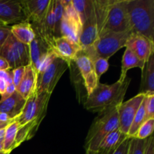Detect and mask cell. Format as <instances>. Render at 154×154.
Masks as SVG:
<instances>
[{
    "instance_id": "6da1fadb",
    "label": "cell",
    "mask_w": 154,
    "mask_h": 154,
    "mask_svg": "<svg viewBox=\"0 0 154 154\" xmlns=\"http://www.w3.org/2000/svg\"><path fill=\"white\" fill-rule=\"evenodd\" d=\"M130 81V78L126 77L123 81L118 80L111 85L99 83L87 96L84 107L89 111L101 112L107 108L118 106L123 102Z\"/></svg>"
},
{
    "instance_id": "7a4b0ae2",
    "label": "cell",
    "mask_w": 154,
    "mask_h": 154,
    "mask_svg": "<svg viewBox=\"0 0 154 154\" xmlns=\"http://www.w3.org/2000/svg\"><path fill=\"white\" fill-rule=\"evenodd\" d=\"M127 10L132 33L154 39V0H127Z\"/></svg>"
},
{
    "instance_id": "3957f363",
    "label": "cell",
    "mask_w": 154,
    "mask_h": 154,
    "mask_svg": "<svg viewBox=\"0 0 154 154\" xmlns=\"http://www.w3.org/2000/svg\"><path fill=\"white\" fill-rule=\"evenodd\" d=\"M119 126L117 106L99 112L90 126L85 141L86 151L97 152L101 143L109 133Z\"/></svg>"
},
{
    "instance_id": "277c9868",
    "label": "cell",
    "mask_w": 154,
    "mask_h": 154,
    "mask_svg": "<svg viewBox=\"0 0 154 154\" xmlns=\"http://www.w3.org/2000/svg\"><path fill=\"white\" fill-rule=\"evenodd\" d=\"M132 31L117 32L108 29H103L98 36L96 42L86 49L82 50L92 60L96 57L108 60L115 53L123 48H126V43Z\"/></svg>"
},
{
    "instance_id": "5b68a950",
    "label": "cell",
    "mask_w": 154,
    "mask_h": 154,
    "mask_svg": "<svg viewBox=\"0 0 154 154\" xmlns=\"http://www.w3.org/2000/svg\"><path fill=\"white\" fill-rule=\"evenodd\" d=\"M0 57L7 60L11 69L22 66L26 67L30 64L29 45L17 40L11 32L2 46Z\"/></svg>"
},
{
    "instance_id": "8992f818",
    "label": "cell",
    "mask_w": 154,
    "mask_h": 154,
    "mask_svg": "<svg viewBox=\"0 0 154 154\" xmlns=\"http://www.w3.org/2000/svg\"><path fill=\"white\" fill-rule=\"evenodd\" d=\"M51 95L46 92L33 93L26 100L22 112L16 118L20 126H23L35 119L44 118L46 115L47 107Z\"/></svg>"
},
{
    "instance_id": "52a82bcc",
    "label": "cell",
    "mask_w": 154,
    "mask_h": 154,
    "mask_svg": "<svg viewBox=\"0 0 154 154\" xmlns=\"http://www.w3.org/2000/svg\"><path fill=\"white\" fill-rule=\"evenodd\" d=\"M69 66L67 62L59 57H55L50 66L42 74L38 75L35 93L46 92L52 94L60 78Z\"/></svg>"
},
{
    "instance_id": "ba28073f",
    "label": "cell",
    "mask_w": 154,
    "mask_h": 154,
    "mask_svg": "<svg viewBox=\"0 0 154 154\" xmlns=\"http://www.w3.org/2000/svg\"><path fill=\"white\" fill-rule=\"evenodd\" d=\"M104 29L123 32L131 30L127 10V0H112Z\"/></svg>"
},
{
    "instance_id": "9c48e42d",
    "label": "cell",
    "mask_w": 154,
    "mask_h": 154,
    "mask_svg": "<svg viewBox=\"0 0 154 154\" xmlns=\"http://www.w3.org/2000/svg\"><path fill=\"white\" fill-rule=\"evenodd\" d=\"M145 94L138 93L133 98L125 102H122L117 106L118 113V128L121 132L128 135L130 126L132 125L133 119L142 103Z\"/></svg>"
},
{
    "instance_id": "30bf717a",
    "label": "cell",
    "mask_w": 154,
    "mask_h": 154,
    "mask_svg": "<svg viewBox=\"0 0 154 154\" xmlns=\"http://www.w3.org/2000/svg\"><path fill=\"white\" fill-rule=\"evenodd\" d=\"M49 46L56 57L67 62L69 66L75 61L78 53L82 51L79 44L65 36L54 38Z\"/></svg>"
},
{
    "instance_id": "8fae6325",
    "label": "cell",
    "mask_w": 154,
    "mask_h": 154,
    "mask_svg": "<svg viewBox=\"0 0 154 154\" xmlns=\"http://www.w3.org/2000/svg\"><path fill=\"white\" fill-rule=\"evenodd\" d=\"M74 63H75L84 79L87 96H89L99 83V78H97L95 72L93 62L84 51H81L78 53L76 60Z\"/></svg>"
},
{
    "instance_id": "7c38bea8",
    "label": "cell",
    "mask_w": 154,
    "mask_h": 154,
    "mask_svg": "<svg viewBox=\"0 0 154 154\" xmlns=\"http://www.w3.org/2000/svg\"><path fill=\"white\" fill-rule=\"evenodd\" d=\"M0 20L7 26L27 21L20 1L0 0Z\"/></svg>"
},
{
    "instance_id": "4fadbf2b",
    "label": "cell",
    "mask_w": 154,
    "mask_h": 154,
    "mask_svg": "<svg viewBox=\"0 0 154 154\" xmlns=\"http://www.w3.org/2000/svg\"><path fill=\"white\" fill-rule=\"evenodd\" d=\"M51 0H25L20 1L27 21L34 25H40L47 14Z\"/></svg>"
},
{
    "instance_id": "5bb4252c",
    "label": "cell",
    "mask_w": 154,
    "mask_h": 154,
    "mask_svg": "<svg viewBox=\"0 0 154 154\" xmlns=\"http://www.w3.org/2000/svg\"><path fill=\"white\" fill-rule=\"evenodd\" d=\"M126 47L130 48L137 57L144 63H147L150 56L153 54V42L142 35L132 32Z\"/></svg>"
},
{
    "instance_id": "9a60e30c",
    "label": "cell",
    "mask_w": 154,
    "mask_h": 154,
    "mask_svg": "<svg viewBox=\"0 0 154 154\" xmlns=\"http://www.w3.org/2000/svg\"><path fill=\"white\" fill-rule=\"evenodd\" d=\"M25 103L26 99L15 91L10 97L0 101V114H5L8 120H14L21 114Z\"/></svg>"
},
{
    "instance_id": "2e32d148",
    "label": "cell",
    "mask_w": 154,
    "mask_h": 154,
    "mask_svg": "<svg viewBox=\"0 0 154 154\" xmlns=\"http://www.w3.org/2000/svg\"><path fill=\"white\" fill-rule=\"evenodd\" d=\"M30 56V65L37 74L38 67L42 59L51 51V48L43 38L35 32V37L29 45Z\"/></svg>"
},
{
    "instance_id": "e0dca14e",
    "label": "cell",
    "mask_w": 154,
    "mask_h": 154,
    "mask_svg": "<svg viewBox=\"0 0 154 154\" xmlns=\"http://www.w3.org/2000/svg\"><path fill=\"white\" fill-rule=\"evenodd\" d=\"M99 36L96 17L94 14V9L90 16L84 22L81 29V35L79 38V45L82 50L91 46Z\"/></svg>"
},
{
    "instance_id": "ac0fdd59",
    "label": "cell",
    "mask_w": 154,
    "mask_h": 154,
    "mask_svg": "<svg viewBox=\"0 0 154 154\" xmlns=\"http://www.w3.org/2000/svg\"><path fill=\"white\" fill-rule=\"evenodd\" d=\"M37 84V74L34 71L31 65L26 66L25 74L20 83L17 87L16 91L26 100L36 89Z\"/></svg>"
},
{
    "instance_id": "d6986e66",
    "label": "cell",
    "mask_w": 154,
    "mask_h": 154,
    "mask_svg": "<svg viewBox=\"0 0 154 154\" xmlns=\"http://www.w3.org/2000/svg\"><path fill=\"white\" fill-rule=\"evenodd\" d=\"M127 137L129 136L121 132L119 128H117L104 138L97 152L101 154H112Z\"/></svg>"
},
{
    "instance_id": "ffe728a7",
    "label": "cell",
    "mask_w": 154,
    "mask_h": 154,
    "mask_svg": "<svg viewBox=\"0 0 154 154\" xmlns=\"http://www.w3.org/2000/svg\"><path fill=\"white\" fill-rule=\"evenodd\" d=\"M140 93L154 94V54H152L142 69Z\"/></svg>"
},
{
    "instance_id": "44dd1931",
    "label": "cell",
    "mask_w": 154,
    "mask_h": 154,
    "mask_svg": "<svg viewBox=\"0 0 154 154\" xmlns=\"http://www.w3.org/2000/svg\"><path fill=\"white\" fill-rule=\"evenodd\" d=\"M11 32L17 40L26 45H29L35 37V32L29 21L19 23L11 26Z\"/></svg>"
},
{
    "instance_id": "7402d4cb",
    "label": "cell",
    "mask_w": 154,
    "mask_h": 154,
    "mask_svg": "<svg viewBox=\"0 0 154 154\" xmlns=\"http://www.w3.org/2000/svg\"><path fill=\"white\" fill-rule=\"evenodd\" d=\"M146 63L140 60L136 54L130 49V48L126 47V51L122 59V66H121V74L119 81H123L126 76L127 72L131 69L133 68H139L141 70L144 69V66Z\"/></svg>"
},
{
    "instance_id": "603a6c76",
    "label": "cell",
    "mask_w": 154,
    "mask_h": 154,
    "mask_svg": "<svg viewBox=\"0 0 154 154\" xmlns=\"http://www.w3.org/2000/svg\"><path fill=\"white\" fill-rule=\"evenodd\" d=\"M82 26L71 20L66 15L63 14L61 25H60V35L61 36L69 38L74 42L79 44V38L81 35Z\"/></svg>"
},
{
    "instance_id": "cb8c5ba5",
    "label": "cell",
    "mask_w": 154,
    "mask_h": 154,
    "mask_svg": "<svg viewBox=\"0 0 154 154\" xmlns=\"http://www.w3.org/2000/svg\"><path fill=\"white\" fill-rule=\"evenodd\" d=\"M93 2L98 32L99 35L105 27L108 9L112 0H93Z\"/></svg>"
},
{
    "instance_id": "d4e9b609",
    "label": "cell",
    "mask_w": 154,
    "mask_h": 154,
    "mask_svg": "<svg viewBox=\"0 0 154 154\" xmlns=\"http://www.w3.org/2000/svg\"><path fill=\"white\" fill-rule=\"evenodd\" d=\"M20 127L16 119L11 120L6 126L3 137V150L5 152H11L16 148V136L18 129Z\"/></svg>"
},
{
    "instance_id": "484cf974",
    "label": "cell",
    "mask_w": 154,
    "mask_h": 154,
    "mask_svg": "<svg viewBox=\"0 0 154 154\" xmlns=\"http://www.w3.org/2000/svg\"><path fill=\"white\" fill-rule=\"evenodd\" d=\"M44 118H38L21 126L18 129L16 136V147H18L21 143L30 139L38 128L39 124Z\"/></svg>"
},
{
    "instance_id": "4316f807",
    "label": "cell",
    "mask_w": 154,
    "mask_h": 154,
    "mask_svg": "<svg viewBox=\"0 0 154 154\" xmlns=\"http://www.w3.org/2000/svg\"><path fill=\"white\" fill-rule=\"evenodd\" d=\"M72 3L83 24L93 11V0H72Z\"/></svg>"
},
{
    "instance_id": "83f0119b",
    "label": "cell",
    "mask_w": 154,
    "mask_h": 154,
    "mask_svg": "<svg viewBox=\"0 0 154 154\" xmlns=\"http://www.w3.org/2000/svg\"><path fill=\"white\" fill-rule=\"evenodd\" d=\"M144 121H145V111H144V102H142L139 108H138V111H137L136 114H135V117H134L133 121H132L130 129H129V132H128V136L131 137V138L135 136L140 126L143 124Z\"/></svg>"
},
{
    "instance_id": "f1b7e54d",
    "label": "cell",
    "mask_w": 154,
    "mask_h": 154,
    "mask_svg": "<svg viewBox=\"0 0 154 154\" xmlns=\"http://www.w3.org/2000/svg\"><path fill=\"white\" fill-rule=\"evenodd\" d=\"M53 10H54V22H55V38L60 37V25L63 14V8L61 0H53Z\"/></svg>"
},
{
    "instance_id": "f546056e",
    "label": "cell",
    "mask_w": 154,
    "mask_h": 154,
    "mask_svg": "<svg viewBox=\"0 0 154 154\" xmlns=\"http://www.w3.org/2000/svg\"><path fill=\"white\" fill-rule=\"evenodd\" d=\"M154 129V118L149 119L143 123V124L140 126L138 132L135 135L133 138H138V139L144 140L153 135Z\"/></svg>"
},
{
    "instance_id": "4dcf8cb0",
    "label": "cell",
    "mask_w": 154,
    "mask_h": 154,
    "mask_svg": "<svg viewBox=\"0 0 154 154\" xmlns=\"http://www.w3.org/2000/svg\"><path fill=\"white\" fill-rule=\"evenodd\" d=\"M92 62H93V66H94V70L96 76L99 80L101 76L104 73H105L109 68L108 60L102 58V57H96L92 60Z\"/></svg>"
},
{
    "instance_id": "1f68e13d",
    "label": "cell",
    "mask_w": 154,
    "mask_h": 154,
    "mask_svg": "<svg viewBox=\"0 0 154 154\" xmlns=\"http://www.w3.org/2000/svg\"><path fill=\"white\" fill-rule=\"evenodd\" d=\"M145 121L154 118V94H146L144 101Z\"/></svg>"
},
{
    "instance_id": "d6a6232c",
    "label": "cell",
    "mask_w": 154,
    "mask_h": 154,
    "mask_svg": "<svg viewBox=\"0 0 154 154\" xmlns=\"http://www.w3.org/2000/svg\"><path fill=\"white\" fill-rule=\"evenodd\" d=\"M145 139L141 140L135 138H131L128 154H144Z\"/></svg>"
},
{
    "instance_id": "836d02e7",
    "label": "cell",
    "mask_w": 154,
    "mask_h": 154,
    "mask_svg": "<svg viewBox=\"0 0 154 154\" xmlns=\"http://www.w3.org/2000/svg\"><path fill=\"white\" fill-rule=\"evenodd\" d=\"M12 83V69L0 71V95L5 91L8 85Z\"/></svg>"
},
{
    "instance_id": "e575fe53",
    "label": "cell",
    "mask_w": 154,
    "mask_h": 154,
    "mask_svg": "<svg viewBox=\"0 0 154 154\" xmlns=\"http://www.w3.org/2000/svg\"><path fill=\"white\" fill-rule=\"evenodd\" d=\"M26 67H18L16 69H12V83L14 85V87H18V85L20 83L21 80L23 78V75L25 74Z\"/></svg>"
},
{
    "instance_id": "d590c367",
    "label": "cell",
    "mask_w": 154,
    "mask_h": 154,
    "mask_svg": "<svg viewBox=\"0 0 154 154\" xmlns=\"http://www.w3.org/2000/svg\"><path fill=\"white\" fill-rule=\"evenodd\" d=\"M130 140L131 137H127V138H126V139L118 146V147L113 152L112 154H128V150H129Z\"/></svg>"
},
{
    "instance_id": "8d00e7d4",
    "label": "cell",
    "mask_w": 154,
    "mask_h": 154,
    "mask_svg": "<svg viewBox=\"0 0 154 154\" xmlns=\"http://www.w3.org/2000/svg\"><path fill=\"white\" fill-rule=\"evenodd\" d=\"M10 34L11 26L7 25H0V47L2 46Z\"/></svg>"
},
{
    "instance_id": "74e56055",
    "label": "cell",
    "mask_w": 154,
    "mask_h": 154,
    "mask_svg": "<svg viewBox=\"0 0 154 154\" xmlns=\"http://www.w3.org/2000/svg\"><path fill=\"white\" fill-rule=\"evenodd\" d=\"M144 154H154V138L150 135L145 139Z\"/></svg>"
},
{
    "instance_id": "f35d334b",
    "label": "cell",
    "mask_w": 154,
    "mask_h": 154,
    "mask_svg": "<svg viewBox=\"0 0 154 154\" xmlns=\"http://www.w3.org/2000/svg\"><path fill=\"white\" fill-rule=\"evenodd\" d=\"M15 91H16V87H14L13 83L8 84L7 88H6L5 91V93L1 96V99H0V101H3L5 100V99H8V97H10Z\"/></svg>"
},
{
    "instance_id": "ab89813d",
    "label": "cell",
    "mask_w": 154,
    "mask_h": 154,
    "mask_svg": "<svg viewBox=\"0 0 154 154\" xmlns=\"http://www.w3.org/2000/svg\"><path fill=\"white\" fill-rule=\"evenodd\" d=\"M10 69L11 68L7 60L3 57H0V71H6Z\"/></svg>"
},
{
    "instance_id": "60d3db41",
    "label": "cell",
    "mask_w": 154,
    "mask_h": 154,
    "mask_svg": "<svg viewBox=\"0 0 154 154\" xmlns=\"http://www.w3.org/2000/svg\"><path fill=\"white\" fill-rule=\"evenodd\" d=\"M10 122L11 121H2V120H0V128L6 127V126H7Z\"/></svg>"
},
{
    "instance_id": "b9f144b4",
    "label": "cell",
    "mask_w": 154,
    "mask_h": 154,
    "mask_svg": "<svg viewBox=\"0 0 154 154\" xmlns=\"http://www.w3.org/2000/svg\"><path fill=\"white\" fill-rule=\"evenodd\" d=\"M3 150V138L0 139V152Z\"/></svg>"
},
{
    "instance_id": "7bdbcfd3",
    "label": "cell",
    "mask_w": 154,
    "mask_h": 154,
    "mask_svg": "<svg viewBox=\"0 0 154 154\" xmlns=\"http://www.w3.org/2000/svg\"><path fill=\"white\" fill-rule=\"evenodd\" d=\"M85 154H101L99 152H92V151H86Z\"/></svg>"
},
{
    "instance_id": "ee69618b",
    "label": "cell",
    "mask_w": 154,
    "mask_h": 154,
    "mask_svg": "<svg viewBox=\"0 0 154 154\" xmlns=\"http://www.w3.org/2000/svg\"><path fill=\"white\" fill-rule=\"evenodd\" d=\"M0 154H10V153H9V152H5L4 151V150H2V151L0 152Z\"/></svg>"
},
{
    "instance_id": "f6af8a7d",
    "label": "cell",
    "mask_w": 154,
    "mask_h": 154,
    "mask_svg": "<svg viewBox=\"0 0 154 154\" xmlns=\"http://www.w3.org/2000/svg\"><path fill=\"white\" fill-rule=\"evenodd\" d=\"M0 25H5V24L4 23H2L1 20H0Z\"/></svg>"
},
{
    "instance_id": "bcb514c9",
    "label": "cell",
    "mask_w": 154,
    "mask_h": 154,
    "mask_svg": "<svg viewBox=\"0 0 154 154\" xmlns=\"http://www.w3.org/2000/svg\"><path fill=\"white\" fill-rule=\"evenodd\" d=\"M1 48H2V47H0V50H1Z\"/></svg>"
}]
</instances>
